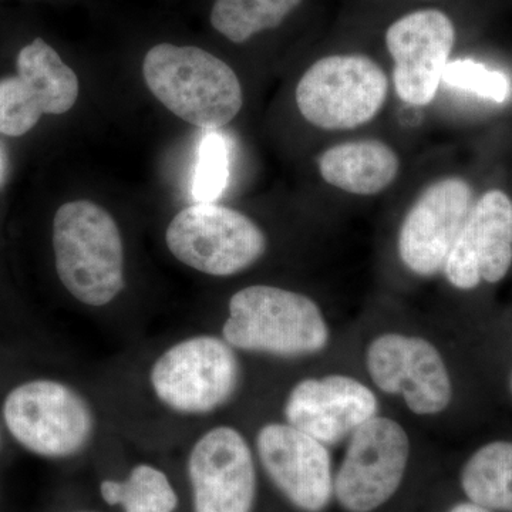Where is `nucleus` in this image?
I'll return each mask as SVG.
<instances>
[{"label":"nucleus","instance_id":"nucleus-1","mask_svg":"<svg viewBox=\"0 0 512 512\" xmlns=\"http://www.w3.org/2000/svg\"><path fill=\"white\" fill-rule=\"evenodd\" d=\"M143 76L165 109L205 130L231 123L244 104L237 73L200 47L170 43L151 47L144 57Z\"/></svg>","mask_w":512,"mask_h":512},{"label":"nucleus","instance_id":"nucleus-2","mask_svg":"<svg viewBox=\"0 0 512 512\" xmlns=\"http://www.w3.org/2000/svg\"><path fill=\"white\" fill-rule=\"evenodd\" d=\"M56 271L64 288L87 306L109 305L126 285L119 225L96 202H66L53 220Z\"/></svg>","mask_w":512,"mask_h":512},{"label":"nucleus","instance_id":"nucleus-3","mask_svg":"<svg viewBox=\"0 0 512 512\" xmlns=\"http://www.w3.org/2000/svg\"><path fill=\"white\" fill-rule=\"evenodd\" d=\"M222 336L234 349L278 357L316 355L329 345L328 322L303 293L252 285L232 296Z\"/></svg>","mask_w":512,"mask_h":512},{"label":"nucleus","instance_id":"nucleus-4","mask_svg":"<svg viewBox=\"0 0 512 512\" xmlns=\"http://www.w3.org/2000/svg\"><path fill=\"white\" fill-rule=\"evenodd\" d=\"M387 96L386 73L365 55L322 57L302 74L295 90L303 119L325 131L366 126L382 111Z\"/></svg>","mask_w":512,"mask_h":512},{"label":"nucleus","instance_id":"nucleus-5","mask_svg":"<svg viewBox=\"0 0 512 512\" xmlns=\"http://www.w3.org/2000/svg\"><path fill=\"white\" fill-rule=\"evenodd\" d=\"M3 419L19 444L46 458L82 453L96 426L92 407L82 394L49 379L15 387L3 403Z\"/></svg>","mask_w":512,"mask_h":512},{"label":"nucleus","instance_id":"nucleus-6","mask_svg":"<svg viewBox=\"0 0 512 512\" xmlns=\"http://www.w3.org/2000/svg\"><path fill=\"white\" fill-rule=\"evenodd\" d=\"M171 254L205 275L232 276L247 271L265 255V232L244 212L195 204L178 212L165 232Z\"/></svg>","mask_w":512,"mask_h":512},{"label":"nucleus","instance_id":"nucleus-7","mask_svg":"<svg viewBox=\"0 0 512 512\" xmlns=\"http://www.w3.org/2000/svg\"><path fill=\"white\" fill-rule=\"evenodd\" d=\"M150 382L158 400L174 412L207 414L237 393L241 365L224 338L194 336L175 343L158 357Z\"/></svg>","mask_w":512,"mask_h":512},{"label":"nucleus","instance_id":"nucleus-8","mask_svg":"<svg viewBox=\"0 0 512 512\" xmlns=\"http://www.w3.org/2000/svg\"><path fill=\"white\" fill-rule=\"evenodd\" d=\"M410 439L399 421L377 416L349 437L333 495L343 510L372 512L396 494L406 474Z\"/></svg>","mask_w":512,"mask_h":512},{"label":"nucleus","instance_id":"nucleus-9","mask_svg":"<svg viewBox=\"0 0 512 512\" xmlns=\"http://www.w3.org/2000/svg\"><path fill=\"white\" fill-rule=\"evenodd\" d=\"M366 367L377 389L402 396L416 416L443 413L453 400V383L439 349L420 336L383 333L367 346Z\"/></svg>","mask_w":512,"mask_h":512},{"label":"nucleus","instance_id":"nucleus-10","mask_svg":"<svg viewBox=\"0 0 512 512\" xmlns=\"http://www.w3.org/2000/svg\"><path fill=\"white\" fill-rule=\"evenodd\" d=\"M474 204L473 188L464 178H440L424 188L407 211L397 237L402 264L421 278L443 272Z\"/></svg>","mask_w":512,"mask_h":512},{"label":"nucleus","instance_id":"nucleus-11","mask_svg":"<svg viewBox=\"0 0 512 512\" xmlns=\"http://www.w3.org/2000/svg\"><path fill=\"white\" fill-rule=\"evenodd\" d=\"M393 59V84L399 99L410 106H429L443 82L456 29L446 13L416 10L389 26L384 35Z\"/></svg>","mask_w":512,"mask_h":512},{"label":"nucleus","instance_id":"nucleus-12","mask_svg":"<svg viewBox=\"0 0 512 512\" xmlns=\"http://www.w3.org/2000/svg\"><path fill=\"white\" fill-rule=\"evenodd\" d=\"M194 512H252L256 468L248 441L234 427H215L191 448L187 463Z\"/></svg>","mask_w":512,"mask_h":512},{"label":"nucleus","instance_id":"nucleus-13","mask_svg":"<svg viewBox=\"0 0 512 512\" xmlns=\"http://www.w3.org/2000/svg\"><path fill=\"white\" fill-rule=\"evenodd\" d=\"M265 473L286 500L303 512L325 510L333 497L328 446L288 423L265 424L256 434Z\"/></svg>","mask_w":512,"mask_h":512},{"label":"nucleus","instance_id":"nucleus-14","mask_svg":"<svg viewBox=\"0 0 512 512\" xmlns=\"http://www.w3.org/2000/svg\"><path fill=\"white\" fill-rule=\"evenodd\" d=\"M284 414L295 429L325 446H336L379 414V400L352 376L308 377L293 386Z\"/></svg>","mask_w":512,"mask_h":512},{"label":"nucleus","instance_id":"nucleus-15","mask_svg":"<svg viewBox=\"0 0 512 512\" xmlns=\"http://www.w3.org/2000/svg\"><path fill=\"white\" fill-rule=\"evenodd\" d=\"M512 265V201L501 190H491L476 201L447 256L443 272L460 291L503 281Z\"/></svg>","mask_w":512,"mask_h":512},{"label":"nucleus","instance_id":"nucleus-16","mask_svg":"<svg viewBox=\"0 0 512 512\" xmlns=\"http://www.w3.org/2000/svg\"><path fill=\"white\" fill-rule=\"evenodd\" d=\"M16 70V76L0 79V96L18 106L30 130L43 114L60 116L73 109L79 79L45 40L37 37L20 50Z\"/></svg>","mask_w":512,"mask_h":512},{"label":"nucleus","instance_id":"nucleus-17","mask_svg":"<svg viewBox=\"0 0 512 512\" xmlns=\"http://www.w3.org/2000/svg\"><path fill=\"white\" fill-rule=\"evenodd\" d=\"M318 171L336 190L373 197L396 181L400 158L389 144L375 138L345 141L320 154Z\"/></svg>","mask_w":512,"mask_h":512},{"label":"nucleus","instance_id":"nucleus-18","mask_svg":"<svg viewBox=\"0 0 512 512\" xmlns=\"http://www.w3.org/2000/svg\"><path fill=\"white\" fill-rule=\"evenodd\" d=\"M461 487L471 503L512 512V443L493 441L478 448L464 464Z\"/></svg>","mask_w":512,"mask_h":512},{"label":"nucleus","instance_id":"nucleus-19","mask_svg":"<svg viewBox=\"0 0 512 512\" xmlns=\"http://www.w3.org/2000/svg\"><path fill=\"white\" fill-rule=\"evenodd\" d=\"M100 495L109 505L124 512H174L178 507L177 491L170 478L151 464H138L126 480H104Z\"/></svg>","mask_w":512,"mask_h":512},{"label":"nucleus","instance_id":"nucleus-20","mask_svg":"<svg viewBox=\"0 0 512 512\" xmlns=\"http://www.w3.org/2000/svg\"><path fill=\"white\" fill-rule=\"evenodd\" d=\"M302 0H215L212 28L232 43H244L264 30L276 29Z\"/></svg>","mask_w":512,"mask_h":512},{"label":"nucleus","instance_id":"nucleus-21","mask_svg":"<svg viewBox=\"0 0 512 512\" xmlns=\"http://www.w3.org/2000/svg\"><path fill=\"white\" fill-rule=\"evenodd\" d=\"M229 153L228 140L218 131L208 130L202 137L192 177V195L198 204H212L224 194L229 180Z\"/></svg>","mask_w":512,"mask_h":512},{"label":"nucleus","instance_id":"nucleus-22","mask_svg":"<svg viewBox=\"0 0 512 512\" xmlns=\"http://www.w3.org/2000/svg\"><path fill=\"white\" fill-rule=\"evenodd\" d=\"M443 82L495 103H504L511 93L510 80L504 73L488 70L474 60L448 62L444 69Z\"/></svg>","mask_w":512,"mask_h":512},{"label":"nucleus","instance_id":"nucleus-23","mask_svg":"<svg viewBox=\"0 0 512 512\" xmlns=\"http://www.w3.org/2000/svg\"><path fill=\"white\" fill-rule=\"evenodd\" d=\"M448 512H493L490 510H487V508L480 507V505L474 504V503H461L454 505L453 508H451Z\"/></svg>","mask_w":512,"mask_h":512},{"label":"nucleus","instance_id":"nucleus-24","mask_svg":"<svg viewBox=\"0 0 512 512\" xmlns=\"http://www.w3.org/2000/svg\"><path fill=\"white\" fill-rule=\"evenodd\" d=\"M511 392H512V373H511Z\"/></svg>","mask_w":512,"mask_h":512},{"label":"nucleus","instance_id":"nucleus-25","mask_svg":"<svg viewBox=\"0 0 512 512\" xmlns=\"http://www.w3.org/2000/svg\"><path fill=\"white\" fill-rule=\"evenodd\" d=\"M82 512H90V511H82Z\"/></svg>","mask_w":512,"mask_h":512},{"label":"nucleus","instance_id":"nucleus-26","mask_svg":"<svg viewBox=\"0 0 512 512\" xmlns=\"http://www.w3.org/2000/svg\"><path fill=\"white\" fill-rule=\"evenodd\" d=\"M0 440H2V437H0Z\"/></svg>","mask_w":512,"mask_h":512}]
</instances>
